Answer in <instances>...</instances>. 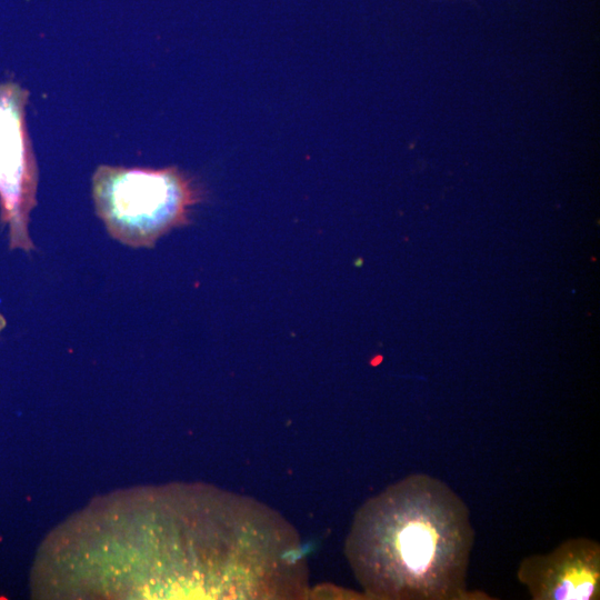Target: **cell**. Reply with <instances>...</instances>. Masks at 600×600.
<instances>
[{
  "label": "cell",
  "instance_id": "cell-4",
  "mask_svg": "<svg viewBox=\"0 0 600 600\" xmlns=\"http://www.w3.org/2000/svg\"><path fill=\"white\" fill-rule=\"evenodd\" d=\"M517 579L533 600H598L600 543L570 538L548 553L526 557Z\"/></svg>",
  "mask_w": 600,
  "mask_h": 600
},
{
  "label": "cell",
  "instance_id": "cell-5",
  "mask_svg": "<svg viewBox=\"0 0 600 600\" xmlns=\"http://www.w3.org/2000/svg\"><path fill=\"white\" fill-rule=\"evenodd\" d=\"M4 324H6V320H4V318L2 317V314L0 313V332H1V330L4 328Z\"/></svg>",
  "mask_w": 600,
  "mask_h": 600
},
{
  "label": "cell",
  "instance_id": "cell-3",
  "mask_svg": "<svg viewBox=\"0 0 600 600\" xmlns=\"http://www.w3.org/2000/svg\"><path fill=\"white\" fill-rule=\"evenodd\" d=\"M29 92L16 82L0 83V221L11 249L29 252V221L37 203L38 167L26 122Z\"/></svg>",
  "mask_w": 600,
  "mask_h": 600
},
{
  "label": "cell",
  "instance_id": "cell-1",
  "mask_svg": "<svg viewBox=\"0 0 600 600\" xmlns=\"http://www.w3.org/2000/svg\"><path fill=\"white\" fill-rule=\"evenodd\" d=\"M473 541L464 501L443 481L413 473L358 510L346 554L370 598L488 600L467 589Z\"/></svg>",
  "mask_w": 600,
  "mask_h": 600
},
{
  "label": "cell",
  "instance_id": "cell-2",
  "mask_svg": "<svg viewBox=\"0 0 600 600\" xmlns=\"http://www.w3.org/2000/svg\"><path fill=\"white\" fill-rule=\"evenodd\" d=\"M202 198L194 180L177 167L99 166L92 176L96 212L109 234L132 248H151L190 221Z\"/></svg>",
  "mask_w": 600,
  "mask_h": 600
}]
</instances>
